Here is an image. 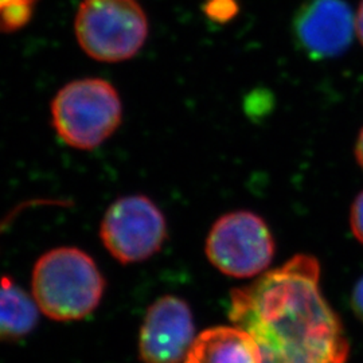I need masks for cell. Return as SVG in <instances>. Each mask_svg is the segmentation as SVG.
Instances as JSON below:
<instances>
[{"label":"cell","mask_w":363,"mask_h":363,"mask_svg":"<svg viewBox=\"0 0 363 363\" xmlns=\"http://www.w3.org/2000/svg\"><path fill=\"white\" fill-rule=\"evenodd\" d=\"M229 318L256 342L261 363H346L350 345L320 291V265L298 255L230 294Z\"/></svg>","instance_id":"6da1fadb"},{"label":"cell","mask_w":363,"mask_h":363,"mask_svg":"<svg viewBox=\"0 0 363 363\" xmlns=\"http://www.w3.org/2000/svg\"><path fill=\"white\" fill-rule=\"evenodd\" d=\"M104 274L82 249L54 247L43 253L31 273V295L39 311L55 322H77L100 306Z\"/></svg>","instance_id":"7a4b0ae2"},{"label":"cell","mask_w":363,"mask_h":363,"mask_svg":"<svg viewBox=\"0 0 363 363\" xmlns=\"http://www.w3.org/2000/svg\"><path fill=\"white\" fill-rule=\"evenodd\" d=\"M57 136L79 151L99 148L116 132L123 120V104L115 86L101 78L69 82L50 105Z\"/></svg>","instance_id":"3957f363"},{"label":"cell","mask_w":363,"mask_h":363,"mask_svg":"<svg viewBox=\"0 0 363 363\" xmlns=\"http://www.w3.org/2000/svg\"><path fill=\"white\" fill-rule=\"evenodd\" d=\"M78 45L100 62L135 57L148 37V19L136 0H82L74 19Z\"/></svg>","instance_id":"277c9868"},{"label":"cell","mask_w":363,"mask_h":363,"mask_svg":"<svg viewBox=\"0 0 363 363\" xmlns=\"http://www.w3.org/2000/svg\"><path fill=\"white\" fill-rule=\"evenodd\" d=\"M100 238L108 253L128 265L151 259L167 240V222L162 210L145 195H127L106 208Z\"/></svg>","instance_id":"5b68a950"},{"label":"cell","mask_w":363,"mask_h":363,"mask_svg":"<svg viewBox=\"0 0 363 363\" xmlns=\"http://www.w3.org/2000/svg\"><path fill=\"white\" fill-rule=\"evenodd\" d=\"M208 261L228 276L249 279L264 272L274 256V241L265 220L238 210L222 216L206 240Z\"/></svg>","instance_id":"8992f818"},{"label":"cell","mask_w":363,"mask_h":363,"mask_svg":"<svg viewBox=\"0 0 363 363\" xmlns=\"http://www.w3.org/2000/svg\"><path fill=\"white\" fill-rule=\"evenodd\" d=\"M193 311L174 295L156 298L144 315L138 350L143 363H183L195 340Z\"/></svg>","instance_id":"52a82bcc"},{"label":"cell","mask_w":363,"mask_h":363,"mask_svg":"<svg viewBox=\"0 0 363 363\" xmlns=\"http://www.w3.org/2000/svg\"><path fill=\"white\" fill-rule=\"evenodd\" d=\"M295 37L312 60L346 52L354 35V16L345 0H308L295 16Z\"/></svg>","instance_id":"ba28073f"},{"label":"cell","mask_w":363,"mask_h":363,"mask_svg":"<svg viewBox=\"0 0 363 363\" xmlns=\"http://www.w3.org/2000/svg\"><path fill=\"white\" fill-rule=\"evenodd\" d=\"M183 363H261L253 337L237 325H218L202 331Z\"/></svg>","instance_id":"9c48e42d"},{"label":"cell","mask_w":363,"mask_h":363,"mask_svg":"<svg viewBox=\"0 0 363 363\" xmlns=\"http://www.w3.org/2000/svg\"><path fill=\"white\" fill-rule=\"evenodd\" d=\"M39 312L33 295L10 279L0 280V342L13 343L30 335L38 325Z\"/></svg>","instance_id":"30bf717a"},{"label":"cell","mask_w":363,"mask_h":363,"mask_svg":"<svg viewBox=\"0 0 363 363\" xmlns=\"http://www.w3.org/2000/svg\"><path fill=\"white\" fill-rule=\"evenodd\" d=\"M39 0H0V33H13L30 22Z\"/></svg>","instance_id":"8fae6325"},{"label":"cell","mask_w":363,"mask_h":363,"mask_svg":"<svg viewBox=\"0 0 363 363\" xmlns=\"http://www.w3.org/2000/svg\"><path fill=\"white\" fill-rule=\"evenodd\" d=\"M205 11L213 21H228L237 13L235 0H210Z\"/></svg>","instance_id":"7c38bea8"},{"label":"cell","mask_w":363,"mask_h":363,"mask_svg":"<svg viewBox=\"0 0 363 363\" xmlns=\"http://www.w3.org/2000/svg\"><path fill=\"white\" fill-rule=\"evenodd\" d=\"M38 205H42V206H45V205H46V206H48V205H52V206H55V205H57V206H58V205H62V206H66V202L65 201L60 202V201L40 199V201H30V202L21 203V205H18L13 210H11L3 220H0V234L4 233V232L11 226V223L18 218V216H19L23 210L33 208V206H38Z\"/></svg>","instance_id":"4fadbf2b"},{"label":"cell","mask_w":363,"mask_h":363,"mask_svg":"<svg viewBox=\"0 0 363 363\" xmlns=\"http://www.w3.org/2000/svg\"><path fill=\"white\" fill-rule=\"evenodd\" d=\"M350 225L355 238L363 245V191L351 206Z\"/></svg>","instance_id":"5bb4252c"},{"label":"cell","mask_w":363,"mask_h":363,"mask_svg":"<svg viewBox=\"0 0 363 363\" xmlns=\"http://www.w3.org/2000/svg\"><path fill=\"white\" fill-rule=\"evenodd\" d=\"M351 307L352 311L363 322V277H361L352 289L351 294Z\"/></svg>","instance_id":"9a60e30c"},{"label":"cell","mask_w":363,"mask_h":363,"mask_svg":"<svg viewBox=\"0 0 363 363\" xmlns=\"http://www.w3.org/2000/svg\"><path fill=\"white\" fill-rule=\"evenodd\" d=\"M355 155H357V160L359 163V166L363 169V128L358 136V142H357V147H355Z\"/></svg>","instance_id":"2e32d148"},{"label":"cell","mask_w":363,"mask_h":363,"mask_svg":"<svg viewBox=\"0 0 363 363\" xmlns=\"http://www.w3.org/2000/svg\"><path fill=\"white\" fill-rule=\"evenodd\" d=\"M357 31H358V35H359V39L363 45V0L359 6L358 15H357Z\"/></svg>","instance_id":"e0dca14e"}]
</instances>
